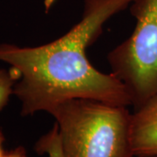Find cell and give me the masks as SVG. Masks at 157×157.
Returning a JSON list of instances; mask_svg holds the SVG:
<instances>
[{
  "label": "cell",
  "mask_w": 157,
  "mask_h": 157,
  "mask_svg": "<svg viewBox=\"0 0 157 157\" xmlns=\"http://www.w3.org/2000/svg\"><path fill=\"white\" fill-rule=\"evenodd\" d=\"M6 140V137L5 135L3 133V130L2 128H0V157H2L4 155V154L6 153V151L4 150V142Z\"/></svg>",
  "instance_id": "obj_8"
},
{
  "label": "cell",
  "mask_w": 157,
  "mask_h": 157,
  "mask_svg": "<svg viewBox=\"0 0 157 157\" xmlns=\"http://www.w3.org/2000/svg\"><path fill=\"white\" fill-rule=\"evenodd\" d=\"M17 79V74L11 68L9 70L0 68V111L7 105L13 94V87Z\"/></svg>",
  "instance_id": "obj_6"
},
{
  "label": "cell",
  "mask_w": 157,
  "mask_h": 157,
  "mask_svg": "<svg viewBox=\"0 0 157 157\" xmlns=\"http://www.w3.org/2000/svg\"><path fill=\"white\" fill-rule=\"evenodd\" d=\"M132 113L131 140L135 156L157 155V95Z\"/></svg>",
  "instance_id": "obj_4"
},
{
  "label": "cell",
  "mask_w": 157,
  "mask_h": 157,
  "mask_svg": "<svg viewBox=\"0 0 157 157\" xmlns=\"http://www.w3.org/2000/svg\"><path fill=\"white\" fill-rule=\"evenodd\" d=\"M129 7L135 29L108 53L107 61L135 109L157 95V0H133Z\"/></svg>",
  "instance_id": "obj_3"
},
{
  "label": "cell",
  "mask_w": 157,
  "mask_h": 157,
  "mask_svg": "<svg viewBox=\"0 0 157 157\" xmlns=\"http://www.w3.org/2000/svg\"><path fill=\"white\" fill-rule=\"evenodd\" d=\"M126 106L74 98L51 108L63 157H135L130 113Z\"/></svg>",
  "instance_id": "obj_2"
},
{
  "label": "cell",
  "mask_w": 157,
  "mask_h": 157,
  "mask_svg": "<svg viewBox=\"0 0 157 157\" xmlns=\"http://www.w3.org/2000/svg\"><path fill=\"white\" fill-rule=\"evenodd\" d=\"M2 157H29L25 148L23 146H18L10 151L6 152Z\"/></svg>",
  "instance_id": "obj_7"
},
{
  "label": "cell",
  "mask_w": 157,
  "mask_h": 157,
  "mask_svg": "<svg viewBox=\"0 0 157 157\" xmlns=\"http://www.w3.org/2000/svg\"><path fill=\"white\" fill-rule=\"evenodd\" d=\"M132 1L85 0L80 21L56 40L36 47L0 45V61L10 65L18 78L13 94L21 102L23 116L48 113L59 102L74 98L132 105L123 83L113 73L98 71L86 54L104 24Z\"/></svg>",
  "instance_id": "obj_1"
},
{
  "label": "cell",
  "mask_w": 157,
  "mask_h": 157,
  "mask_svg": "<svg viewBox=\"0 0 157 157\" xmlns=\"http://www.w3.org/2000/svg\"><path fill=\"white\" fill-rule=\"evenodd\" d=\"M34 150L39 155H46L48 157H63L59 134L57 124L48 133L42 135L34 145Z\"/></svg>",
  "instance_id": "obj_5"
},
{
  "label": "cell",
  "mask_w": 157,
  "mask_h": 157,
  "mask_svg": "<svg viewBox=\"0 0 157 157\" xmlns=\"http://www.w3.org/2000/svg\"><path fill=\"white\" fill-rule=\"evenodd\" d=\"M135 157H157V155H146V156H135Z\"/></svg>",
  "instance_id": "obj_9"
}]
</instances>
